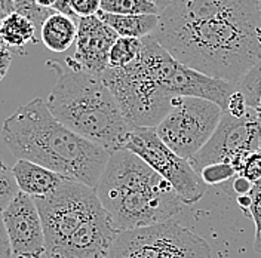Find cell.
Here are the masks:
<instances>
[{
	"mask_svg": "<svg viewBox=\"0 0 261 258\" xmlns=\"http://www.w3.org/2000/svg\"><path fill=\"white\" fill-rule=\"evenodd\" d=\"M151 36L181 64L241 85L261 63V0H172Z\"/></svg>",
	"mask_w": 261,
	"mask_h": 258,
	"instance_id": "obj_1",
	"label": "cell"
},
{
	"mask_svg": "<svg viewBox=\"0 0 261 258\" xmlns=\"http://www.w3.org/2000/svg\"><path fill=\"white\" fill-rule=\"evenodd\" d=\"M2 141L18 161H29L97 189L112 153L65 128L34 98L5 119Z\"/></svg>",
	"mask_w": 261,
	"mask_h": 258,
	"instance_id": "obj_2",
	"label": "cell"
},
{
	"mask_svg": "<svg viewBox=\"0 0 261 258\" xmlns=\"http://www.w3.org/2000/svg\"><path fill=\"white\" fill-rule=\"evenodd\" d=\"M95 193L117 231L174 220L184 207L171 184L126 148L110 154Z\"/></svg>",
	"mask_w": 261,
	"mask_h": 258,
	"instance_id": "obj_3",
	"label": "cell"
},
{
	"mask_svg": "<svg viewBox=\"0 0 261 258\" xmlns=\"http://www.w3.org/2000/svg\"><path fill=\"white\" fill-rule=\"evenodd\" d=\"M58 78L46 99L49 112L65 128L106 148H125L130 128L101 76L60 60L46 63Z\"/></svg>",
	"mask_w": 261,
	"mask_h": 258,
	"instance_id": "obj_4",
	"label": "cell"
},
{
	"mask_svg": "<svg viewBox=\"0 0 261 258\" xmlns=\"http://www.w3.org/2000/svg\"><path fill=\"white\" fill-rule=\"evenodd\" d=\"M169 52L153 36L141 39L138 58L123 68H107L101 79L110 89L130 128H151L163 120L174 99L161 86Z\"/></svg>",
	"mask_w": 261,
	"mask_h": 258,
	"instance_id": "obj_5",
	"label": "cell"
},
{
	"mask_svg": "<svg viewBox=\"0 0 261 258\" xmlns=\"http://www.w3.org/2000/svg\"><path fill=\"white\" fill-rule=\"evenodd\" d=\"M107 258H212L211 245L175 220L117 231Z\"/></svg>",
	"mask_w": 261,
	"mask_h": 258,
	"instance_id": "obj_6",
	"label": "cell"
},
{
	"mask_svg": "<svg viewBox=\"0 0 261 258\" xmlns=\"http://www.w3.org/2000/svg\"><path fill=\"white\" fill-rule=\"evenodd\" d=\"M223 109L199 98H175L156 134L174 153L190 161L214 135Z\"/></svg>",
	"mask_w": 261,
	"mask_h": 258,
	"instance_id": "obj_7",
	"label": "cell"
},
{
	"mask_svg": "<svg viewBox=\"0 0 261 258\" xmlns=\"http://www.w3.org/2000/svg\"><path fill=\"white\" fill-rule=\"evenodd\" d=\"M34 202L42 218L46 255L58 249L86 218L102 208L94 189L70 178L54 193L37 197Z\"/></svg>",
	"mask_w": 261,
	"mask_h": 258,
	"instance_id": "obj_8",
	"label": "cell"
},
{
	"mask_svg": "<svg viewBox=\"0 0 261 258\" xmlns=\"http://www.w3.org/2000/svg\"><path fill=\"white\" fill-rule=\"evenodd\" d=\"M125 148L165 178L184 205H193L206 193L208 186L193 169L190 162L174 153L159 138L154 129L134 128Z\"/></svg>",
	"mask_w": 261,
	"mask_h": 258,
	"instance_id": "obj_9",
	"label": "cell"
},
{
	"mask_svg": "<svg viewBox=\"0 0 261 258\" xmlns=\"http://www.w3.org/2000/svg\"><path fill=\"white\" fill-rule=\"evenodd\" d=\"M260 143L261 123L254 107L242 117L223 112L211 140L189 162L197 174L211 163H230L239 174L245 159L260 150Z\"/></svg>",
	"mask_w": 261,
	"mask_h": 258,
	"instance_id": "obj_10",
	"label": "cell"
},
{
	"mask_svg": "<svg viewBox=\"0 0 261 258\" xmlns=\"http://www.w3.org/2000/svg\"><path fill=\"white\" fill-rule=\"evenodd\" d=\"M2 218L9 238L11 258H42L46 255L42 218L33 197L19 192L2 212Z\"/></svg>",
	"mask_w": 261,
	"mask_h": 258,
	"instance_id": "obj_11",
	"label": "cell"
},
{
	"mask_svg": "<svg viewBox=\"0 0 261 258\" xmlns=\"http://www.w3.org/2000/svg\"><path fill=\"white\" fill-rule=\"evenodd\" d=\"M161 86L172 99L181 97L206 99L221 107L223 112L227 107L230 97L241 89L238 83L206 76L181 64L174 57L163 68Z\"/></svg>",
	"mask_w": 261,
	"mask_h": 258,
	"instance_id": "obj_12",
	"label": "cell"
},
{
	"mask_svg": "<svg viewBox=\"0 0 261 258\" xmlns=\"http://www.w3.org/2000/svg\"><path fill=\"white\" fill-rule=\"evenodd\" d=\"M117 37L98 15L79 18L74 55L64 61L86 73L101 76L109 68V54Z\"/></svg>",
	"mask_w": 261,
	"mask_h": 258,
	"instance_id": "obj_13",
	"label": "cell"
},
{
	"mask_svg": "<svg viewBox=\"0 0 261 258\" xmlns=\"http://www.w3.org/2000/svg\"><path fill=\"white\" fill-rule=\"evenodd\" d=\"M117 230L107 211L101 208L86 218L48 258H107Z\"/></svg>",
	"mask_w": 261,
	"mask_h": 258,
	"instance_id": "obj_14",
	"label": "cell"
},
{
	"mask_svg": "<svg viewBox=\"0 0 261 258\" xmlns=\"http://www.w3.org/2000/svg\"><path fill=\"white\" fill-rule=\"evenodd\" d=\"M12 174L18 190L29 194L33 199L54 193L67 179L61 174L29 161H16L12 166Z\"/></svg>",
	"mask_w": 261,
	"mask_h": 258,
	"instance_id": "obj_15",
	"label": "cell"
},
{
	"mask_svg": "<svg viewBox=\"0 0 261 258\" xmlns=\"http://www.w3.org/2000/svg\"><path fill=\"white\" fill-rule=\"evenodd\" d=\"M79 19L54 12L40 27V42L52 52H65L77 36Z\"/></svg>",
	"mask_w": 261,
	"mask_h": 258,
	"instance_id": "obj_16",
	"label": "cell"
},
{
	"mask_svg": "<svg viewBox=\"0 0 261 258\" xmlns=\"http://www.w3.org/2000/svg\"><path fill=\"white\" fill-rule=\"evenodd\" d=\"M98 16L119 37L130 39H144L151 36L159 24V15H113L99 11Z\"/></svg>",
	"mask_w": 261,
	"mask_h": 258,
	"instance_id": "obj_17",
	"label": "cell"
},
{
	"mask_svg": "<svg viewBox=\"0 0 261 258\" xmlns=\"http://www.w3.org/2000/svg\"><path fill=\"white\" fill-rule=\"evenodd\" d=\"M36 25L27 16L18 12L6 14L0 21V40L11 49H24L29 43H36Z\"/></svg>",
	"mask_w": 261,
	"mask_h": 258,
	"instance_id": "obj_18",
	"label": "cell"
},
{
	"mask_svg": "<svg viewBox=\"0 0 261 258\" xmlns=\"http://www.w3.org/2000/svg\"><path fill=\"white\" fill-rule=\"evenodd\" d=\"M101 12L113 15H159V9L150 0H101Z\"/></svg>",
	"mask_w": 261,
	"mask_h": 258,
	"instance_id": "obj_19",
	"label": "cell"
},
{
	"mask_svg": "<svg viewBox=\"0 0 261 258\" xmlns=\"http://www.w3.org/2000/svg\"><path fill=\"white\" fill-rule=\"evenodd\" d=\"M141 50V39L117 37L109 54V68H123L132 64Z\"/></svg>",
	"mask_w": 261,
	"mask_h": 258,
	"instance_id": "obj_20",
	"label": "cell"
},
{
	"mask_svg": "<svg viewBox=\"0 0 261 258\" xmlns=\"http://www.w3.org/2000/svg\"><path fill=\"white\" fill-rule=\"evenodd\" d=\"M55 2L57 0H14V12L27 16L40 32L45 19L55 12Z\"/></svg>",
	"mask_w": 261,
	"mask_h": 258,
	"instance_id": "obj_21",
	"label": "cell"
},
{
	"mask_svg": "<svg viewBox=\"0 0 261 258\" xmlns=\"http://www.w3.org/2000/svg\"><path fill=\"white\" fill-rule=\"evenodd\" d=\"M19 193L12 168H9L0 156V214L8 208V205Z\"/></svg>",
	"mask_w": 261,
	"mask_h": 258,
	"instance_id": "obj_22",
	"label": "cell"
},
{
	"mask_svg": "<svg viewBox=\"0 0 261 258\" xmlns=\"http://www.w3.org/2000/svg\"><path fill=\"white\" fill-rule=\"evenodd\" d=\"M200 178L206 186H217L221 183H226L228 179L238 175L236 169L230 163H211L200 169Z\"/></svg>",
	"mask_w": 261,
	"mask_h": 258,
	"instance_id": "obj_23",
	"label": "cell"
},
{
	"mask_svg": "<svg viewBox=\"0 0 261 258\" xmlns=\"http://www.w3.org/2000/svg\"><path fill=\"white\" fill-rule=\"evenodd\" d=\"M238 175H242L248 181H251L252 184L261 181V150L251 153L245 159L244 165H242Z\"/></svg>",
	"mask_w": 261,
	"mask_h": 258,
	"instance_id": "obj_24",
	"label": "cell"
},
{
	"mask_svg": "<svg viewBox=\"0 0 261 258\" xmlns=\"http://www.w3.org/2000/svg\"><path fill=\"white\" fill-rule=\"evenodd\" d=\"M70 8L77 18H88L98 15L101 0H70Z\"/></svg>",
	"mask_w": 261,
	"mask_h": 258,
	"instance_id": "obj_25",
	"label": "cell"
},
{
	"mask_svg": "<svg viewBox=\"0 0 261 258\" xmlns=\"http://www.w3.org/2000/svg\"><path fill=\"white\" fill-rule=\"evenodd\" d=\"M12 63V50L0 40V82L6 76Z\"/></svg>",
	"mask_w": 261,
	"mask_h": 258,
	"instance_id": "obj_26",
	"label": "cell"
},
{
	"mask_svg": "<svg viewBox=\"0 0 261 258\" xmlns=\"http://www.w3.org/2000/svg\"><path fill=\"white\" fill-rule=\"evenodd\" d=\"M11 245H9V238L5 228V223L0 214V258H11Z\"/></svg>",
	"mask_w": 261,
	"mask_h": 258,
	"instance_id": "obj_27",
	"label": "cell"
},
{
	"mask_svg": "<svg viewBox=\"0 0 261 258\" xmlns=\"http://www.w3.org/2000/svg\"><path fill=\"white\" fill-rule=\"evenodd\" d=\"M252 183L248 181L246 178H244L242 175H236L234 179H233V190L236 192L238 196H245V194H249L251 189H252Z\"/></svg>",
	"mask_w": 261,
	"mask_h": 258,
	"instance_id": "obj_28",
	"label": "cell"
},
{
	"mask_svg": "<svg viewBox=\"0 0 261 258\" xmlns=\"http://www.w3.org/2000/svg\"><path fill=\"white\" fill-rule=\"evenodd\" d=\"M54 11L58 12V14H64L67 16H71V18L79 19L77 16L73 14V11L70 8V0H57L55 2V6H54Z\"/></svg>",
	"mask_w": 261,
	"mask_h": 258,
	"instance_id": "obj_29",
	"label": "cell"
},
{
	"mask_svg": "<svg viewBox=\"0 0 261 258\" xmlns=\"http://www.w3.org/2000/svg\"><path fill=\"white\" fill-rule=\"evenodd\" d=\"M0 11L5 14L14 12V0H0Z\"/></svg>",
	"mask_w": 261,
	"mask_h": 258,
	"instance_id": "obj_30",
	"label": "cell"
},
{
	"mask_svg": "<svg viewBox=\"0 0 261 258\" xmlns=\"http://www.w3.org/2000/svg\"><path fill=\"white\" fill-rule=\"evenodd\" d=\"M150 2H153V3L156 5V8L159 9V12H162L163 9L168 8V5H169L172 0H150Z\"/></svg>",
	"mask_w": 261,
	"mask_h": 258,
	"instance_id": "obj_31",
	"label": "cell"
},
{
	"mask_svg": "<svg viewBox=\"0 0 261 258\" xmlns=\"http://www.w3.org/2000/svg\"><path fill=\"white\" fill-rule=\"evenodd\" d=\"M5 15H6V14H5V12H3V11H0V21H2V19H3V18H5Z\"/></svg>",
	"mask_w": 261,
	"mask_h": 258,
	"instance_id": "obj_32",
	"label": "cell"
}]
</instances>
